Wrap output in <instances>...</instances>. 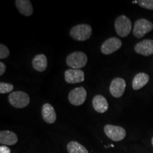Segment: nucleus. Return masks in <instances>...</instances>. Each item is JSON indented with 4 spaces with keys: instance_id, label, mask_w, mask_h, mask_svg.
<instances>
[{
    "instance_id": "obj_1",
    "label": "nucleus",
    "mask_w": 153,
    "mask_h": 153,
    "mask_svg": "<svg viewBox=\"0 0 153 153\" xmlns=\"http://www.w3.org/2000/svg\"><path fill=\"white\" fill-rule=\"evenodd\" d=\"M92 34V28L88 24H79L71 28L70 35L77 41H85L89 39Z\"/></svg>"
},
{
    "instance_id": "obj_2",
    "label": "nucleus",
    "mask_w": 153,
    "mask_h": 153,
    "mask_svg": "<svg viewBox=\"0 0 153 153\" xmlns=\"http://www.w3.org/2000/svg\"><path fill=\"white\" fill-rule=\"evenodd\" d=\"M87 56L85 53L76 51L68 55L66 58V63L71 69L79 70L87 65Z\"/></svg>"
},
{
    "instance_id": "obj_3",
    "label": "nucleus",
    "mask_w": 153,
    "mask_h": 153,
    "mask_svg": "<svg viewBox=\"0 0 153 153\" xmlns=\"http://www.w3.org/2000/svg\"><path fill=\"white\" fill-rule=\"evenodd\" d=\"M115 30L120 37H127L132 30L131 21L125 15H120L115 20Z\"/></svg>"
},
{
    "instance_id": "obj_4",
    "label": "nucleus",
    "mask_w": 153,
    "mask_h": 153,
    "mask_svg": "<svg viewBox=\"0 0 153 153\" xmlns=\"http://www.w3.org/2000/svg\"><path fill=\"white\" fill-rule=\"evenodd\" d=\"M9 102L12 106L17 108H25L29 104L30 97L28 94L22 91L11 92L9 95Z\"/></svg>"
},
{
    "instance_id": "obj_5",
    "label": "nucleus",
    "mask_w": 153,
    "mask_h": 153,
    "mask_svg": "<svg viewBox=\"0 0 153 153\" xmlns=\"http://www.w3.org/2000/svg\"><path fill=\"white\" fill-rule=\"evenodd\" d=\"M153 29V24L145 19L137 20L134 24L133 35L137 38H141Z\"/></svg>"
},
{
    "instance_id": "obj_6",
    "label": "nucleus",
    "mask_w": 153,
    "mask_h": 153,
    "mask_svg": "<svg viewBox=\"0 0 153 153\" xmlns=\"http://www.w3.org/2000/svg\"><path fill=\"white\" fill-rule=\"evenodd\" d=\"M104 130L106 136L116 142L123 140L126 135V130L120 126L107 124L104 126Z\"/></svg>"
},
{
    "instance_id": "obj_7",
    "label": "nucleus",
    "mask_w": 153,
    "mask_h": 153,
    "mask_svg": "<svg viewBox=\"0 0 153 153\" xmlns=\"http://www.w3.org/2000/svg\"><path fill=\"white\" fill-rule=\"evenodd\" d=\"M87 95V91L85 88L82 87H76L69 93V101L74 106H80L85 103Z\"/></svg>"
},
{
    "instance_id": "obj_8",
    "label": "nucleus",
    "mask_w": 153,
    "mask_h": 153,
    "mask_svg": "<svg viewBox=\"0 0 153 153\" xmlns=\"http://www.w3.org/2000/svg\"><path fill=\"white\" fill-rule=\"evenodd\" d=\"M122 46V42L119 38L112 37L107 39L102 43L101 51L104 55H110L116 52Z\"/></svg>"
},
{
    "instance_id": "obj_9",
    "label": "nucleus",
    "mask_w": 153,
    "mask_h": 153,
    "mask_svg": "<svg viewBox=\"0 0 153 153\" xmlns=\"http://www.w3.org/2000/svg\"><path fill=\"white\" fill-rule=\"evenodd\" d=\"M126 87V82L123 78L116 77L111 82L109 90L113 97L120 98L123 96Z\"/></svg>"
},
{
    "instance_id": "obj_10",
    "label": "nucleus",
    "mask_w": 153,
    "mask_h": 153,
    "mask_svg": "<svg viewBox=\"0 0 153 153\" xmlns=\"http://www.w3.org/2000/svg\"><path fill=\"white\" fill-rule=\"evenodd\" d=\"M65 79L69 84L80 83L85 80V73L81 70L69 69L65 72Z\"/></svg>"
},
{
    "instance_id": "obj_11",
    "label": "nucleus",
    "mask_w": 153,
    "mask_h": 153,
    "mask_svg": "<svg viewBox=\"0 0 153 153\" xmlns=\"http://www.w3.org/2000/svg\"><path fill=\"white\" fill-rule=\"evenodd\" d=\"M135 51L143 56H149L153 54V40L145 39L135 45Z\"/></svg>"
},
{
    "instance_id": "obj_12",
    "label": "nucleus",
    "mask_w": 153,
    "mask_h": 153,
    "mask_svg": "<svg viewBox=\"0 0 153 153\" xmlns=\"http://www.w3.org/2000/svg\"><path fill=\"white\" fill-rule=\"evenodd\" d=\"M42 117L43 120L48 124L54 123L57 119V116L53 106L51 104L46 103L42 107Z\"/></svg>"
},
{
    "instance_id": "obj_13",
    "label": "nucleus",
    "mask_w": 153,
    "mask_h": 153,
    "mask_svg": "<svg viewBox=\"0 0 153 153\" xmlns=\"http://www.w3.org/2000/svg\"><path fill=\"white\" fill-rule=\"evenodd\" d=\"M92 105L97 112L103 114L108 109V103L104 96L96 95L92 99Z\"/></svg>"
},
{
    "instance_id": "obj_14",
    "label": "nucleus",
    "mask_w": 153,
    "mask_h": 153,
    "mask_svg": "<svg viewBox=\"0 0 153 153\" xmlns=\"http://www.w3.org/2000/svg\"><path fill=\"white\" fill-rule=\"evenodd\" d=\"M16 6L19 12L25 16H30L33 14V9L29 0H16Z\"/></svg>"
},
{
    "instance_id": "obj_15",
    "label": "nucleus",
    "mask_w": 153,
    "mask_h": 153,
    "mask_svg": "<svg viewBox=\"0 0 153 153\" xmlns=\"http://www.w3.org/2000/svg\"><path fill=\"white\" fill-rule=\"evenodd\" d=\"M150 76L145 72H140L134 76L132 82V87L134 90H139L148 84Z\"/></svg>"
},
{
    "instance_id": "obj_16",
    "label": "nucleus",
    "mask_w": 153,
    "mask_h": 153,
    "mask_svg": "<svg viewBox=\"0 0 153 153\" xmlns=\"http://www.w3.org/2000/svg\"><path fill=\"white\" fill-rule=\"evenodd\" d=\"M18 142V137L14 132L1 131L0 132V143L4 145H14Z\"/></svg>"
},
{
    "instance_id": "obj_17",
    "label": "nucleus",
    "mask_w": 153,
    "mask_h": 153,
    "mask_svg": "<svg viewBox=\"0 0 153 153\" xmlns=\"http://www.w3.org/2000/svg\"><path fill=\"white\" fill-rule=\"evenodd\" d=\"M32 65L36 71H45L48 67V60L46 56L44 54L36 55L32 60Z\"/></svg>"
},
{
    "instance_id": "obj_18",
    "label": "nucleus",
    "mask_w": 153,
    "mask_h": 153,
    "mask_svg": "<svg viewBox=\"0 0 153 153\" xmlns=\"http://www.w3.org/2000/svg\"><path fill=\"white\" fill-rule=\"evenodd\" d=\"M69 153H89L87 148L76 141H71L67 145Z\"/></svg>"
},
{
    "instance_id": "obj_19",
    "label": "nucleus",
    "mask_w": 153,
    "mask_h": 153,
    "mask_svg": "<svg viewBox=\"0 0 153 153\" xmlns=\"http://www.w3.org/2000/svg\"><path fill=\"white\" fill-rule=\"evenodd\" d=\"M14 85L10 83H5V82H1L0 83V94H7L13 91L14 89Z\"/></svg>"
},
{
    "instance_id": "obj_20",
    "label": "nucleus",
    "mask_w": 153,
    "mask_h": 153,
    "mask_svg": "<svg viewBox=\"0 0 153 153\" xmlns=\"http://www.w3.org/2000/svg\"><path fill=\"white\" fill-rule=\"evenodd\" d=\"M137 4L143 8L153 10V0H140Z\"/></svg>"
},
{
    "instance_id": "obj_21",
    "label": "nucleus",
    "mask_w": 153,
    "mask_h": 153,
    "mask_svg": "<svg viewBox=\"0 0 153 153\" xmlns=\"http://www.w3.org/2000/svg\"><path fill=\"white\" fill-rule=\"evenodd\" d=\"M9 55V50L6 45L0 44V59H5Z\"/></svg>"
},
{
    "instance_id": "obj_22",
    "label": "nucleus",
    "mask_w": 153,
    "mask_h": 153,
    "mask_svg": "<svg viewBox=\"0 0 153 153\" xmlns=\"http://www.w3.org/2000/svg\"><path fill=\"white\" fill-rule=\"evenodd\" d=\"M0 153H11V150L6 145L0 146Z\"/></svg>"
},
{
    "instance_id": "obj_23",
    "label": "nucleus",
    "mask_w": 153,
    "mask_h": 153,
    "mask_svg": "<svg viewBox=\"0 0 153 153\" xmlns=\"http://www.w3.org/2000/svg\"><path fill=\"white\" fill-rule=\"evenodd\" d=\"M6 69H7V67H6L5 64L2 62H0V75L2 76L6 71Z\"/></svg>"
},
{
    "instance_id": "obj_24",
    "label": "nucleus",
    "mask_w": 153,
    "mask_h": 153,
    "mask_svg": "<svg viewBox=\"0 0 153 153\" xmlns=\"http://www.w3.org/2000/svg\"><path fill=\"white\" fill-rule=\"evenodd\" d=\"M152 146H153V137L152 138Z\"/></svg>"
}]
</instances>
